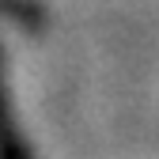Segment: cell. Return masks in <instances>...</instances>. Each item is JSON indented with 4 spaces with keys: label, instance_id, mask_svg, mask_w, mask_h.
<instances>
[{
    "label": "cell",
    "instance_id": "6da1fadb",
    "mask_svg": "<svg viewBox=\"0 0 159 159\" xmlns=\"http://www.w3.org/2000/svg\"><path fill=\"white\" fill-rule=\"evenodd\" d=\"M0 159H27L23 144H19V136H15L8 102H4V80H0Z\"/></svg>",
    "mask_w": 159,
    "mask_h": 159
}]
</instances>
